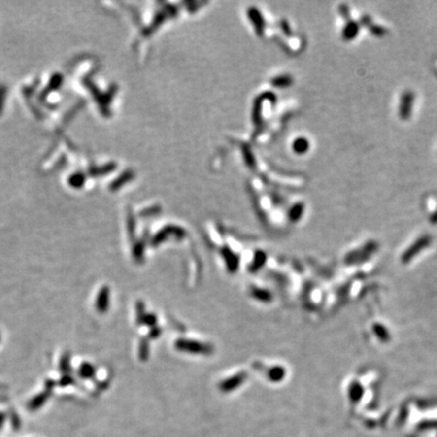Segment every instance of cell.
<instances>
[{
  "label": "cell",
  "mask_w": 437,
  "mask_h": 437,
  "mask_svg": "<svg viewBox=\"0 0 437 437\" xmlns=\"http://www.w3.org/2000/svg\"><path fill=\"white\" fill-rule=\"evenodd\" d=\"M339 8H340L339 11L341 12L342 15H343V17L346 18V20L350 21V18H349V9L347 8V6H345V5H341Z\"/></svg>",
  "instance_id": "5bb4252c"
},
{
  "label": "cell",
  "mask_w": 437,
  "mask_h": 437,
  "mask_svg": "<svg viewBox=\"0 0 437 437\" xmlns=\"http://www.w3.org/2000/svg\"><path fill=\"white\" fill-rule=\"evenodd\" d=\"M116 167H117V164L116 163H113V162H111V163H107V164H105V165H102V166H99V167H92L91 169H89V175L90 176H92V177H96V176H101V175H104V174H108V173H110L111 171H113L116 169Z\"/></svg>",
  "instance_id": "277c9868"
},
{
  "label": "cell",
  "mask_w": 437,
  "mask_h": 437,
  "mask_svg": "<svg viewBox=\"0 0 437 437\" xmlns=\"http://www.w3.org/2000/svg\"><path fill=\"white\" fill-rule=\"evenodd\" d=\"M358 31H359V25L350 20L343 29V34H342V35H343L344 40L351 41L357 35Z\"/></svg>",
  "instance_id": "5b68a950"
},
{
  "label": "cell",
  "mask_w": 437,
  "mask_h": 437,
  "mask_svg": "<svg viewBox=\"0 0 437 437\" xmlns=\"http://www.w3.org/2000/svg\"><path fill=\"white\" fill-rule=\"evenodd\" d=\"M413 102H414V94L411 91L404 92L401 99L400 109H399V113H400L401 119L408 120L410 118Z\"/></svg>",
  "instance_id": "6da1fadb"
},
{
  "label": "cell",
  "mask_w": 437,
  "mask_h": 437,
  "mask_svg": "<svg viewBox=\"0 0 437 437\" xmlns=\"http://www.w3.org/2000/svg\"><path fill=\"white\" fill-rule=\"evenodd\" d=\"M73 384H75V382H74V378L71 376L70 373L63 374V376L59 379V385L61 387H66V386L73 385Z\"/></svg>",
  "instance_id": "4fadbf2b"
},
{
  "label": "cell",
  "mask_w": 437,
  "mask_h": 437,
  "mask_svg": "<svg viewBox=\"0 0 437 437\" xmlns=\"http://www.w3.org/2000/svg\"><path fill=\"white\" fill-rule=\"evenodd\" d=\"M78 375L84 379L93 378L96 375V369L88 363H83L78 369Z\"/></svg>",
  "instance_id": "52a82bcc"
},
{
  "label": "cell",
  "mask_w": 437,
  "mask_h": 437,
  "mask_svg": "<svg viewBox=\"0 0 437 437\" xmlns=\"http://www.w3.org/2000/svg\"><path fill=\"white\" fill-rule=\"evenodd\" d=\"M62 83H63V75L60 74V73H55L51 77L48 86L45 88V90L41 94L42 100L43 101L46 100L47 97H48V94L51 93L52 91L58 90L61 87Z\"/></svg>",
  "instance_id": "3957f363"
},
{
  "label": "cell",
  "mask_w": 437,
  "mask_h": 437,
  "mask_svg": "<svg viewBox=\"0 0 437 437\" xmlns=\"http://www.w3.org/2000/svg\"><path fill=\"white\" fill-rule=\"evenodd\" d=\"M51 392L52 391L45 390V392H43V393L37 395L36 397H34L33 400L30 402V408L31 409H37L39 407H41L46 402V400L48 399L49 395L51 394Z\"/></svg>",
  "instance_id": "9c48e42d"
},
{
  "label": "cell",
  "mask_w": 437,
  "mask_h": 437,
  "mask_svg": "<svg viewBox=\"0 0 437 437\" xmlns=\"http://www.w3.org/2000/svg\"><path fill=\"white\" fill-rule=\"evenodd\" d=\"M109 305V290L107 287H103L101 289L98 298L96 307L100 313H105L108 309Z\"/></svg>",
  "instance_id": "7a4b0ae2"
},
{
  "label": "cell",
  "mask_w": 437,
  "mask_h": 437,
  "mask_svg": "<svg viewBox=\"0 0 437 437\" xmlns=\"http://www.w3.org/2000/svg\"><path fill=\"white\" fill-rule=\"evenodd\" d=\"M0 341H1V335H0Z\"/></svg>",
  "instance_id": "9a60e30c"
},
{
  "label": "cell",
  "mask_w": 437,
  "mask_h": 437,
  "mask_svg": "<svg viewBox=\"0 0 437 437\" xmlns=\"http://www.w3.org/2000/svg\"><path fill=\"white\" fill-rule=\"evenodd\" d=\"M85 181H86V176H85V174H83L81 172H76V173L70 175L68 178L69 185L73 188H77V189L83 187Z\"/></svg>",
  "instance_id": "ba28073f"
},
{
  "label": "cell",
  "mask_w": 437,
  "mask_h": 437,
  "mask_svg": "<svg viewBox=\"0 0 437 437\" xmlns=\"http://www.w3.org/2000/svg\"><path fill=\"white\" fill-rule=\"evenodd\" d=\"M6 94H7V87L4 84H0V116H1L3 112Z\"/></svg>",
  "instance_id": "7c38bea8"
},
{
  "label": "cell",
  "mask_w": 437,
  "mask_h": 437,
  "mask_svg": "<svg viewBox=\"0 0 437 437\" xmlns=\"http://www.w3.org/2000/svg\"><path fill=\"white\" fill-rule=\"evenodd\" d=\"M59 368H60V370L63 374L70 373V353L69 352H65L62 355Z\"/></svg>",
  "instance_id": "8fae6325"
},
{
  "label": "cell",
  "mask_w": 437,
  "mask_h": 437,
  "mask_svg": "<svg viewBox=\"0 0 437 437\" xmlns=\"http://www.w3.org/2000/svg\"><path fill=\"white\" fill-rule=\"evenodd\" d=\"M362 23L364 24V26H366L371 32L372 34H374L376 36H383L386 34V30L383 27H379V26H376L375 24H373L368 15H365L362 17Z\"/></svg>",
  "instance_id": "8992f818"
},
{
  "label": "cell",
  "mask_w": 437,
  "mask_h": 437,
  "mask_svg": "<svg viewBox=\"0 0 437 437\" xmlns=\"http://www.w3.org/2000/svg\"><path fill=\"white\" fill-rule=\"evenodd\" d=\"M130 178H131V172L127 171V172L120 175L116 180H113L109 184V189L110 191H117V189L120 188L124 183H126L128 180H130Z\"/></svg>",
  "instance_id": "30bf717a"
}]
</instances>
